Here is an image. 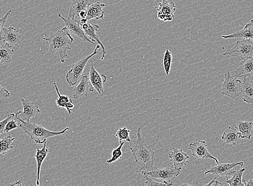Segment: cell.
<instances>
[{"label": "cell", "mask_w": 253, "mask_h": 186, "mask_svg": "<svg viewBox=\"0 0 253 186\" xmlns=\"http://www.w3.org/2000/svg\"><path fill=\"white\" fill-rule=\"evenodd\" d=\"M145 125L144 124L137 129L136 145L130 148L136 163L140 166V174L142 171L149 172L154 170L155 152L143 140L141 135V129Z\"/></svg>", "instance_id": "cell-1"}, {"label": "cell", "mask_w": 253, "mask_h": 186, "mask_svg": "<svg viewBox=\"0 0 253 186\" xmlns=\"http://www.w3.org/2000/svg\"><path fill=\"white\" fill-rule=\"evenodd\" d=\"M49 45V51L53 53L58 52L62 63H65L68 50H71V44L74 38L72 37L69 30L64 27L62 30L50 33L49 37L43 38Z\"/></svg>", "instance_id": "cell-2"}, {"label": "cell", "mask_w": 253, "mask_h": 186, "mask_svg": "<svg viewBox=\"0 0 253 186\" xmlns=\"http://www.w3.org/2000/svg\"><path fill=\"white\" fill-rule=\"evenodd\" d=\"M18 124L25 133L27 134L36 144H44L48 138L62 135L69 130L66 127L61 131H52L45 128L43 126L39 125L35 123L27 122L17 119Z\"/></svg>", "instance_id": "cell-3"}, {"label": "cell", "mask_w": 253, "mask_h": 186, "mask_svg": "<svg viewBox=\"0 0 253 186\" xmlns=\"http://www.w3.org/2000/svg\"><path fill=\"white\" fill-rule=\"evenodd\" d=\"M101 46L99 45H96L95 49L91 55L84 58L80 62L72 65L71 69L68 72L66 75V80L71 87H73L76 85L82 76L84 69L85 68L87 63L89 60L95 56L97 54H100L98 50Z\"/></svg>", "instance_id": "cell-4"}, {"label": "cell", "mask_w": 253, "mask_h": 186, "mask_svg": "<svg viewBox=\"0 0 253 186\" xmlns=\"http://www.w3.org/2000/svg\"><path fill=\"white\" fill-rule=\"evenodd\" d=\"M222 55L236 57L241 61L253 57V42L250 39H239L232 49L226 51Z\"/></svg>", "instance_id": "cell-5"}, {"label": "cell", "mask_w": 253, "mask_h": 186, "mask_svg": "<svg viewBox=\"0 0 253 186\" xmlns=\"http://www.w3.org/2000/svg\"><path fill=\"white\" fill-rule=\"evenodd\" d=\"M181 170L176 169L175 168L169 167H159L152 171H142V175H147L148 176L158 179L162 183L167 184L168 186H172L173 182L177 177L180 175Z\"/></svg>", "instance_id": "cell-6"}, {"label": "cell", "mask_w": 253, "mask_h": 186, "mask_svg": "<svg viewBox=\"0 0 253 186\" xmlns=\"http://www.w3.org/2000/svg\"><path fill=\"white\" fill-rule=\"evenodd\" d=\"M222 82V94L232 98H236L240 96L242 82L239 80L232 77L230 72L228 71L225 75V80Z\"/></svg>", "instance_id": "cell-7"}, {"label": "cell", "mask_w": 253, "mask_h": 186, "mask_svg": "<svg viewBox=\"0 0 253 186\" xmlns=\"http://www.w3.org/2000/svg\"><path fill=\"white\" fill-rule=\"evenodd\" d=\"M23 107L22 111H19L15 114L17 119L27 122H31V119L41 113L39 107L35 104V102L25 98L21 99Z\"/></svg>", "instance_id": "cell-8"}, {"label": "cell", "mask_w": 253, "mask_h": 186, "mask_svg": "<svg viewBox=\"0 0 253 186\" xmlns=\"http://www.w3.org/2000/svg\"><path fill=\"white\" fill-rule=\"evenodd\" d=\"M244 163V161L238 162V163H227V164H218L217 165L215 166L205 172V175L208 174H212L215 177H225L232 176L233 174L236 172L234 170V168L236 166H243Z\"/></svg>", "instance_id": "cell-9"}, {"label": "cell", "mask_w": 253, "mask_h": 186, "mask_svg": "<svg viewBox=\"0 0 253 186\" xmlns=\"http://www.w3.org/2000/svg\"><path fill=\"white\" fill-rule=\"evenodd\" d=\"M189 149L192 152V155L197 159H212L219 164V161L210 153L206 141H199L190 144Z\"/></svg>", "instance_id": "cell-10"}, {"label": "cell", "mask_w": 253, "mask_h": 186, "mask_svg": "<svg viewBox=\"0 0 253 186\" xmlns=\"http://www.w3.org/2000/svg\"><path fill=\"white\" fill-rule=\"evenodd\" d=\"M57 12L58 17L64 22L65 27L69 30L71 33L75 34L84 41L88 42V43L95 45L94 42L87 37L79 22L75 19H70V18H68V19H65L62 16L61 13H59L58 8L57 9Z\"/></svg>", "instance_id": "cell-11"}, {"label": "cell", "mask_w": 253, "mask_h": 186, "mask_svg": "<svg viewBox=\"0 0 253 186\" xmlns=\"http://www.w3.org/2000/svg\"><path fill=\"white\" fill-rule=\"evenodd\" d=\"M158 11V17L161 21L167 22L172 21L174 13L176 10L175 4L169 0H163L159 3L158 7H156Z\"/></svg>", "instance_id": "cell-12"}, {"label": "cell", "mask_w": 253, "mask_h": 186, "mask_svg": "<svg viewBox=\"0 0 253 186\" xmlns=\"http://www.w3.org/2000/svg\"><path fill=\"white\" fill-rule=\"evenodd\" d=\"M81 26L84 32H85L87 35V37L93 42H97L98 44L102 48L101 53H102V56L101 60V61H103L106 54L105 48L103 44L102 43L98 36L96 34V32L98 31V30L100 29V27L98 25H95V24L90 23L89 21L85 23L82 24Z\"/></svg>", "instance_id": "cell-13"}, {"label": "cell", "mask_w": 253, "mask_h": 186, "mask_svg": "<svg viewBox=\"0 0 253 186\" xmlns=\"http://www.w3.org/2000/svg\"><path fill=\"white\" fill-rule=\"evenodd\" d=\"M94 87L90 82L89 76L86 75H83L81 81L74 88L73 91V97L74 99H78L83 96H87L88 92H93Z\"/></svg>", "instance_id": "cell-14"}, {"label": "cell", "mask_w": 253, "mask_h": 186, "mask_svg": "<svg viewBox=\"0 0 253 186\" xmlns=\"http://www.w3.org/2000/svg\"><path fill=\"white\" fill-rule=\"evenodd\" d=\"M89 79L94 89L99 93H104V85L107 81V76L104 74H100L94 67L91 62V69L89 70Z\"/></svg>", "instance_id": "cell-15"}, {"label": "cell", "mask_w": 253, "mask_h": 186, "mask_svg": "<svg viewBox=\"0 0 253 186\" xmlns=\"http://www.w3.org/2000/svg\"><path fill=\"white\" fill-rule=\"evenodd\" d=\"M169 157L176 169L181 170L183 167L189 163V155L181 149L173 148Z\"/></svg>", "instance_id": "cell-16"}, {"label": "cell", "mask_w": 253, "mask_h": 186, "mask_svg": "<svg viewBox=\"0 0 253 186\" xmlns=\"http://www.w3.org/2000/svg\"><path fill=\"white\" fill-rule=\"evenodd\" d=\"M90 2L88 0H73L70 9L69 18L80 22V15L82 12L87 11Z\"/></svg>", "instance_id": "cell-17"}, {"label": "cell", "mask_w": 253, "mask_h": 186, "mask_svg": "<svg viewBox=\"0 0 253 186\" xmlns=\"http://www.w3.org/2000/svg\"><path fill=\"white\" fill-rule=\"evenodd\" d=\"M2 41L11 46H17L21 44L22 36L13 27L3 28L2 33Z\"/></svg>", "instance_id": "cell-18"}, {"label": "cell", "mask_w": 253, "mask_h": 186, "mask_svg": "<svg viewBox=\"0 0 253 186\" xmlns=\"http://www.w3.org/2000/svg\"><path fill=\"white\" fill-rule=\"evenodd\" d=\"M106 4L99 2H95L89 4L86 11V19L88 20L92 19L100 20L104 18L105 13L103 8Z\"/></svg>", "instance_id": "cell-19"}, {"label": "cell", "mask_w": 253, "mask_h": 186, "mask_svg": "<svg viewBox=\"0 0 253 186\" xmlns=\"http://www.w3.org/2000/svg\"><path fill=\"white\" fill-rule=\"evenodd\" d=\"M240 97L246 103L253 104V81L250 80L248 77H244L242 83Z\"/></svg>", "instance_id": "cell-20"}, {"label": "cell", "mask_w": 253, "mask_h": 186, "mask_svg": "<svg viewBox=\"0 0 253 186\" xmlns=\"http://www.w3.org/2000/svg\"><path fill=\"white\" fill-rule=\"evenodd\" d=\"M253 75V57L243 60L239 67L235 71L234 77H246Z\"/></svg>", "instance_id": "cell-21"}, {"label": "cell", "mask_w": 253, "mask_h": 186, "mask_svg": "<svg viewBox=\"0 0 253 186\" xmlns=\"http://www.w3.org/2000/svg\"><path fill=\"white\" fill-rule=\"evenodd\" d=\"M224 39L242 38L253 40V19L247 23L245 27L240 31L229 35H222Z\"/></svg>", "instance_id": "cell-22"}, {"label": "cell", "mask_w": 253, "mask_h": 186, "mask_svg": "<svg viewBox=\"0 0 253 186\" xmlns=\"http://www.w3.org/2000/svg\"><path fill=\"white\" fill-rule=\"evenodd\" d=\"M49 153V149L46 147V142L44 143V145L42 146L41 150L37 148V151L35 155L36 161H37V181H36V185L38 186L40 185V178L41 169L42 163L47 157V155Z\"/></svg>", "instance_id": "cell-23"}, {"label": "cell", "mask_w": 253, "mask_h": 186, "mask_svg": "<svg viewBox=\"0 0 253 186\" xmlns=\"http://www.w3.org/2000/svg\"><path fill=\"white\" fill-rule=\"evenodd\" d=\"M236 128L239 132L241 139L251 140L253 132V122L239 121Z\"/></svg>", "instance_id": "cell-24"}, {"label": "cell", "mask_w": 253, "mask_h": 186, "mask_svg": "<svg viewBox=\"0 0 253 186\" xmlns=\"http://www.w3.org/2000/svg\"><path fill=\"white\" fill-rule=\"evenodd\" d=\"M240 136L239 131L236 128L229 127L223 133L221 139L224 140L226 144H232L233 146H236Z\"/></svg>", "instance_id": "cell-25"}, {"label": "cell", "mask_w": 253, "mask_h": 186, "mask_svg": "<svg viewBox=\"0 0 253 186\" xmlns=\"http://www.w3.org/2000/svg\"><path fill=\"white\" fill-rule=\"evenodd\" d=\"M14 53L13 46L8 43H5L0 46V63H10Z\"/></svg>", "instance_id": "cell-26"}, {"label": "cell", "mask_w": 253, "mask_h": 186, "mask_svg": "<svg viewBox=\"0 0 253 186\" xmlns=\"http://www.w3.org/2000/svg\"><path fill=\"white\" fill-rule=\"evenodd\" d=\"M15 138L10 135L0 139V154L4 155L7 153L10 150L14 149L15 145L13 141Z\"/></svg>", "instance_id": "cell-27"}, {"label": "cell", "mask_w": 253, "mask_h": 186, "mask_svg": "<svg viewBox=\"0 0 253 186\" xmlns=\"http://www.w3.org/2000/svg\"><path fill=\"white\" fill-rule=\"evenodd\" d=\"M246 169H242L235 172L231 179H228L227 177V181L224 182V185L228 184L231 186H244L243 183V176Z\"/></svg>", "instance_id": "cell-28"}, {"label": "cell", "mask_w": 253, "mask_h": 186, "mask_svg": "<svg viewBox=\"0 0 253 186\" xmlns=\"http://www.w3.org/2000/svg\"><path fill=\"white\" fill-rule=\"evenodd\" d=\"M53 85L55 86L56 92L58 95V98L56 99V104L59 107L65 108L66 105L69 103L70 101H72V99L70 98L68 95H62L60 93L55 81H54Z\"/></svg>", "instance_id": "cell-29"}, {"label": "cell", "mask_w": 253, "mask_h": 186, "mask_svg": "<svg viewBox=\"0 0 253 186\" xmlns=\"http://www.w3.org/2000/svg\"><path fill=\"white\" fill-rule=\"evenodd\" d=\"M131 131L127 129V128L124 127L122 128H120L116 134V136L118 138L119 142H123V140L131 142L129 134Z\"/></svg>", "instance_id": "cell-30"}, {"label": "cell", "mask_w": 253, "mask_h": 186, "mask_svg": "<svg viewBox=\"0 0 253 186\" xmlns=\"http://www.w3.org/2000/svg\"><path fill=\"white\" fill-rule=\"evenodd\" d=\"M120 143V146L117 148L114 149L112 151V158L110 159H108L106 160V162L108 164H111L122 157V156L123 155L122 149L124 145L125 142H121Z\"/></svg>", "instance_id": "cell-31"}, {"label": "cell", "mask_w": 253, "mask_h": 186, "mask_svg": "<svg viewBox=\"0 0 253 186\" xmlns=\"http://www.w3.org/2000/svg\"><path fill=\"white\" fill-rule=\"evenodd\" d=\"M172 56L171 52L167 49L165 53L164 65L166 74L167 76L170 73L172 63Z\"/></svg>", "instance_id": "cell-32"}, {"label": "cell", "mask_w": 253, "mask_h": 186, "mask_svg": "<svg viewBox=\"0 0 253 186\" xmlns=\"http://www.w3.org/2000/svg\"><path fill=\"white\" fill-rule=\"evenodd\" d=\"M19 127V125L18 124L17 120L15 116L11 118L5 126V128L4 130V133H9L10 131L14 129L17 128Z\"/></svg>", "instance_id": "cell-33"}, {"label": "cell", "mask_w": 253, "mask_h": 186, "mask_svg": "<svg viewBox=\"0 0 253 186\" xmlns=\"http://www.w3.org/2000/svg\"><path fill=\"white\" fill-rule=\"evenodd\" d=\"M8 117L7 118H5L3 120V121L0 122V135L4 133V130L5 128L6 125H7L8 122L11 118H13L15 114L14 113H10L7 112Z\"/></svg>", "instance_id": "cell-34"}, {"label": "cell", "mask_w": 253, "mask_h": 186, "mask_svg": "<svg viewBox=\"0 0 253 186\" xmlns=\"http://www.w3.org/2000/svg\"><path fill=\"white\" fill-rule=\"evenodd\" d=\"M11 10H9L1 19H0V41H2V33L4 26L6 21H7L9 15L11 13Z\"/></svg>", "instance_id": "cell-35"}, {"label": "cell", "mask_w": 253, "mask_h": 186, "mask_svg": "<svg viewBox=\"0 0 253 186\" xmlns=\"http://www.w3.org/2000/svg\"><path fill=\"white\" fill-rule=\"evenodd\" d=\"M144 178L146 179L145 184L147 186H168L164 183H159L153 181L152 179L149 178L147 175H143Z\"/></svg>", "instance_id": "cell-36"}, {"label": "cell", "mask_w": 253, "mask_h": 186, "mask_svg": "<svg viewBox=\"0 0 253 186\" xmlns=\"http://www.w3.org/2000/svg\"><path fill=\"white\" fill-rule=\"evenodd\" d=\"M10 93L2 86L1 82H0V99L2 98H8L10 97Z\"/></svg>", "instance_id": "cell-37"}, {"label": "cell", "mask_w": 253, "mask_h": 186, "mask_svg": "<svg viewBox=\"0 0 253 186\" xmlns=\"http://www.w3.org/2000/svg\"><path fill=\"white\" fill-rule=\"evenodd\" d=\"M217 178H218V177H215L214 179L212 181L210 182L208 184L205 185V186H223V185H224V184H222V183H220L219 182L216 181V179Z\"/></svg>", "instance_id": "cell-38"}, {"label": "cell", "mask_w": 253, "mask_h": 186, "mask_svg": "<svg viewBox=\"0 0 253 186\" xmlns=\"http://www.w3.org/2000/svg\"><path fill=\"white\" fill-rule=\"evenodd\" d=\"M243 183L245 186H253V179L250 180L243 179Z\"/></svg>", "instance_id": "cell-39"}, {"label": "cell", "mask_w": 253, "mask_h": 186, "mask_svg": "<svg viewBox=\"0 0 253 186\" xmlns=\"http://www.w3.org/2000/svg\"><path fill=\"white\" fill-rule=\"evenodd\" d=\"M11 186H16V185H19V186H22V183L21 181L16 182L15 183L11 184Z\"/></svg>", "instance_id": "cell-40"}]
</instances>
